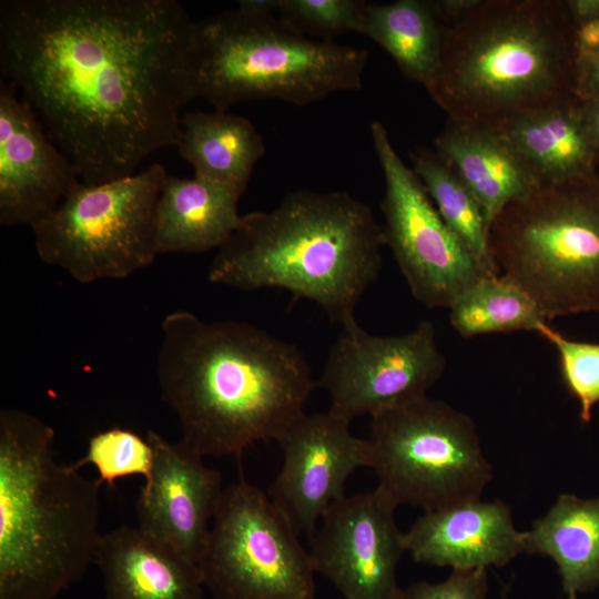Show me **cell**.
Segmentation results:
<instances>
[{
    "mask_svg": "<svg viewBox=\"0 0 599 599\" xmlns=\"http://www.w3.org/2000/svg\"><path fill=\"white\" fill-rule=\"evenodd\" d=\"M146 439L153 466L136 501L138 527L197 564L224 489L222 476L182 439L171 443L153 430Z\"/></svg>",
    "mask_w": 599,
    "mask_h": 599,
    "instance_id": "16",
    "label": "cell"
},
{
    "mask_svg": "<svg viewBox=\"0 0 599 599\" xmlns=\"http://www.w3.org/2000/svg\"><path fill=\"white\" fill-rule=\"evenodd\" d=\"M573 48L576 58L599 50V18L575 26Z\"/></svg>",
    "mask_w": 599,
    "mask_h": 599,
    "instance_id": "32",
    "label": "cell"
},
{
    "mask_svg": "<svg viewBox=\"0 0 599 599\" xmlns=\"http://www.w3.org/2000/svg\"><path fill=\"white\" fill-rule=\"evenodd\" d=\"M409 158L410 167L448 227L489 274L499 275L490 250L489 225L474 195L434 150L419 149Z\"/></svg>",
    "mask_w": 599,
    "mask_h": 599,
    "instance_id": "25",
    "label": "cell"
},
{
    "mask_svg": "<svg viewBox=\"0 0 599 599\" xmlns=\"http://www.w3.org/2000/svg\"><path fill=\"white\" fill-rule=\"evenodd\" d=\"M156 375L182 440L202 457H240L277 440L303 413L315 383L297 345L240 321L164 316Z\"/></svg>",
    "mask_w": 599,
    "mask_h": 599,
    "instance_id": "2",
    "label": "cell"
},
{
    "mask_svg": "<svg viewBox=\"0 0 599 599\" xmlns=\"http://www.w3.org/2000/svg\"><path fill=\"white\" fill-rule=\"evenodd\" d=\"M167 174L160 163L101 183H80L31 227L39 257L87 284L124 278L156 252V206Z\"/></svg>",
    "mask_w": 599,
    "mask_h": 599,
    "instance_id": "9",
    "label": "cell"
},
{
    "mask_svg": "<svg viewBox=\"0 0 599 599\" xmlns=\"http://www.w3.org/2000/svg\"><path fill=\"white\" fill-rule=\"evenodd\" d=\"M498 132L538 185L596 175L599 141L578 99L520 116Z\"/></svg>",
    "mask_w": 599,
    "mask_h": 599,
    "instance_id": "19",
    "label": "cell"
},
{
    "mask_svg": "<svg viewBox=\"0 0 599 599\" xmlns=\"http://www.w3.org/2000/svg\"><path fill=\"white\" fill-rule=\"evenodd\" d=\"M486 569L453 570L443 581H420L400 588L396 599H486Z\"/></svg>",
    "mask_w": 599,
    "mask_h": 599,
    "instance_id": "30",
    "label": "cell"
},
{
    "mask_svg": "<svg viewBox=\"0 0 599 599\" xmlns=\"http://www.w3.org/2000/svg\"><path fill=\"white\" fill-rule=\"evenodd\" d=\"M537 334L555 346L562 380L579 403V417L590 423L592 408L599 404V343L570 339L548 323Z\"/></svg>",
    "mask_w": 599,
    "mask_h": 599,
    "instance_id": "28",
    "label": "cell"
},
{
    "mask_svg": "<svg viewBox=\"0 0 599 599\" xmlns=\"http://www.w3.org/2000/svg\"><path fill=\"white\" fill-rule=\"evenodd\" d=\"M499 271L547 319L599 311V177L538 185L489 227Z\"/></svg>",
    "mask_w": 599,
    "mask_h": 599,
    "instance_id": "7",
    "label": "cell"
},
{
    "mask_svg": "<svg viewBox=\"0 0 599 599\" xmlns=\"http://www.w3.org/2000/svg\"><path fill=\"white\" fill-rule=\"evenodd\" d=\"M92 464L98 470V481L113 487L119 478L141 475L148 479L153 466V448L148 439L120 427L110 428L89 439L87 454L73 467L79 469Z\"/></svg>",
    "mask_w": 599,
    "mask_h": 599,
    "instance_id": "27",
    "label": "cell"
},
{
    "mask_svg": "<svg viewBox=\"0 0 599 599\" xmlns=\"http://www.w3.org/2000/svg\"><path fill=\"white\" fill-rule=\"evenodd\" d=\"M380 45L403 74L428 91L437 77L443 20L435 1L366 2L356 30Z\"/></svg>",
    "mask_w": 599,
    "mask_h": 599,
    "instance_id": "24",
    "label": "cell"
},
{
    "mask_svg": "<svg viewBox=\"0 0 599 599\" xmlns=\"http://www.w3.org/2000/svg\"><path fill=\"white\" fill-rule=\"evenodd\" d=\"M280 0H240L235 9L241 14L251 18H265L275 16Z\"/></svg>",
    "mask_w": 599,
    "mask_h": 599,
    "instance_id": "34",
    "label": "cell"
},
{
    "mask_svg": "<svg viewBox=\"0 0 599 599\" xmlns=\"http://www.w3.org/2000/svg\"><path fill=\"white\" fill-rule=\"evenodd\" d=\"M566 599H577V596H567Z\"/></svg>",
    "mask_w": 599,
    "mask_h": 599,
    "instance_id": "36",
    "label": "cell"
},
{
    "mask_svg": "<svg viewBox=\"0 0 599 599\" xmlns=\"http://www.w3.org/2000/svg\"><path fill=\"white\" fill-rule=\"evenodd\" d=\"M448 309L451 326L467 338L514 331L538 333L547 324L530 295L500 274L478 282Z\"/></svg>",
    "mask_w": 599,
    "mask_h": 599,
    "instance_id": "26",
    "label": "cell"
},
{
    "mask_svg": "<svg viewBox=\"0 0 599 599\" xmlns=\"http://www.w3.org/2000/svg\"><path fill=\"white\" fill-rule=\"evenodd\" d=\"M349 425L329 410L303 413L276 440L283 463L267 495L298 536L311 537L325 511L345 496L348 477L369 467L367 440L354 436Z\"/></svg>",
    "mask_w": 599,
    "mask_h": 599,
    "instance_id": "14",
    "label": "cell"
},
{
    "mask_svg": "<svg viewBox=\"0 0 599 599\" xmlns=\"http://www.w3.org/2000/svg\"><path fill=\"white\" fill-rule=\"evenodd\" d=\"M80 183L77 169L30 104L1 78L0 224L32 226Z\"/></svg>",
    "mask_w": 599,
    "mask_h": 599,
    "instance_id": "15",
    "label": "cell"
},
{
    "mask_svg": "<svg viewBox=\"0 0 599 599\" xmlns=\"http://www.w3.org/2000/svg\"><path fill=\"white\" fill-rule=\"evenodd\" d=\"M396 508L376 488L345 495L325 511L311 536L315 572L345 599L397 598V567L406 549Z\"/></svg>",
    "mask_w": 599,
    "mask_h": 599,
    "instance_id": "13",
    "label": "cell"
},
{
    "mask_svg": "<svg viewBox=\"0 0 599 599\" xmlns=\"http://www.w3.org/2000/svg\"><path fill=\"white\" fill-rule=\"evenodd\" d=\"M575 93L579 101L599 100V50L576 58Z\"/></svg>",
    "mask_w": 599,
    "mask_h": 599,
    "instance_id": "31",
    "label": "cell"
},
{
    "mask_svg": "<svg viewBox=\"0 0 599 599\" xmlns=\"http://www.w3.org/2000/svg\"><path fill=\"white\" fill-rule=\"evenodd\" d=\"M566 7L575 26L599 18V0H568Z\"/></svg>",
    "mask_w": 599,
    "mask_h": 599,
    "instance_id": "33",
    "label": "cell"
},
{
    "mask_svg": "<svg viewBox=\"0 0 599 599\" xmlns=\"http://www.w3.org/2000/svg\"><path fill=\"white\" fill-rule=\"evenodd\" d=\"M193 26L176 0H1V78L82 183L119 180L180 142Z\"/></svg>",
    "mask_w": 599,
    "mask_h": 599,
    "instance_id": "1",
    "label": "cell"
},
{
    "mask_svg": "<svg viewBox=\"0 0 599 599\" xmlns=\"http://www.w3.org/2000/svg\"><path fill=\"white\" fill-rule=\"evenodd\" d=\"M54 435L0 410V599H54L93 564L101 484L54 460Z\"/></svg>",
    "mask_w": 599,
    "mask_h": 599,
    "instance_id": "5",
    "label": "cell"
},
{
    "mask_svg": "<svg viewBox=\"0 0 599 599\" xmlns=\"http://www.w3.org/2000/svg\"><path fill=\"white\" fill-rule=\"evenodd\" d=\"M93 564L105 599H204L197 565L139 527L102 534Z\"/></svg>",
    "mask_w": 599,
    "mask_h": 599,
    "instance_id": "18",
    "label": "cell"
},
{
    "mask_svg": "<svg viewBox=\"0 0 599 599\" xmlns=\"http://www.w3.org/2000/svg\"><path fill=\"white\" fill-rule=\"evenodd\" d=\"M196 565L215 599H315L308 550L268 495L243 477L224 487Z\"/></svg>",
    "mask_w": 599,
    "mask_h": 599,
    "instance_id": "10",
    "label": "cell"
},
{
    "mask_svg": "<svg viewBox=\"0 0 599 599\" xmlns=\"http://www.w3.org/2000/svg\"><path fill=\"white\" fill-rule=\"evenodd\" d=\"M366 440L376 489L396 507L478 499L493 478L471 417L427 395L372 416Z\"/></svg>",
    "mask_w": 599,
    "mask_h": 599,
    "instance_id": "8",
    "label": "cell"
},
{
    "mask_svg": "<svg viewBox=\"0 0 599 599\" xmlns=\"http://www.w3.org/2000/svg\"><path fill=\"white\" fill-rule=\"evenodd\" d=\"M240 197L233 190L195 175H167L156 206L158 255L220 248L241 223Z\"/></svg>",
    "mask_w": 599,
    "mask_h": 599,
    "instance_id": "21",
    "label": "cell"
},
{
    "mask_svg": "<svg viewBox=\"0 0 599 599\" xmlns=\"http://www.w3.org/2000/svg\"><path fill=\"white\" fill-rule=\"evenodd\" d=\"M180 156L194 175L242 195L265 144L255 125L227 111L187 112L181 118Z\"/></svg>",
    "mask_w": 599,
    "mask_h": 599,
    "instance_id": "22",
    "label": "cell"
},
{
    "mask_svg": "<svg viewBox=\"0 0 599 599\" xmlns=\"http://www.w3.org/2000/svg\"><path fill=\"white\" fill-rule=\"evenodd\" d=\"M445 368L432 322L423 321L405 334L380 336L354 318L341 325L318 385L328 394V410L352 422L426 396Z\"/></svg>",
    "mask_w": 599,
    "mask_h": 599,
    "instance_id": "12",
    "label": "cell"
},
{
    "mask_svg": "<svg viewBox=\"0 0 599 599\" xmlns=\"http://www.w3.org/2000/svg\"><path fill=\"white\" fill-rule=\"evenodd\" d=\"M587 121L599 141V100L581 101Z\"/></svg>",
    "mask_w": 599,
    "mask_h": 599,
    "instance_id": "35",
    "label": "cell"
},
{
    "mask_svg": "<svg viewBox=\"0 0 599 599\" xmlns=\"http://www.w3.org/2000/svg\"><path fill=\"white\" fill-rule=\"evenodd\" d=\"M370 135L383 176V233L413 296L427 308H449L466 291L494 276L445 223L424 184L396 152L384 124Z\"/></svg>",
    "mask_w": 599,
    "mask_h": 599,
    "instance_id": "11",
    "label": "cell"
},
{
    "mask_svg": "<svg viewBox=\"0 0 599 599\" xmlns=\"http://www.w3.org/2000/svg\"><path fill=\"white\" fill-rule=\"evenodd\" d=\"M414 561L451 570L504 567L525 552V531L499 500H466L424 511L404 532Z\"/></svg>",
    "mask_w": 599,
    "mask_h": 599,
    "instance_id": "17",
    "label": "cell"
},
{
    "mask_svg": "<svg viewBox=\"0 0 599 599\" xmlns=\"http://www.w3.org/2000/svg\"><path fill=\"white\" fill-rule=\"evenodd\" d=\"M525 552L549 557L567 596L599 586V497L558 496L525 531Z\"/></svg>",
    "mask_w": 599,
    "mask_h": 599,
    "instance_id": "23",
    "label": "cell"
},
{
    "mask_svg": "<svg viewBox=\"0 0 599 599\" xmlns=\"http://www.w3.org/2000/svg\"><path fill=\"white\" fill-rule=\"evenodd\" d=\"M383 227L345 191L297 190L267 212L242 215L207 277L241 291L285 290L339 325L380 272Z\"/></svg>",
    "mask_w": 599,
    "mask_h": 599,
    "instance_id": "4",
    "label": "cell"
},
{
    "mask_svg": "<svg viewBox=\"0 0 599 599\" xmlns=\"http://www.w3.org/2000/svg\"><path fill=\"white\" fill-rule=\"evenodd\" d=\"M434 151L474 195L489 227L510 202L538 186L498 131L448 119Z\"/></svg>",
    "mask_w": 599,
    "mask_h": 599,
    "instance_id": "20",
    "label": "cell"
},
{
    "mask_svg": "<svg viewBox=\"0 0 599 599\" xmlns=\"http://www.w3.org/2000/svg\"><path fill=\"white\" fill-rule=\"evenodd\" d=\"M441 20L440 64L427 92L448 119L499 131L577 99L566 1L474 0Z\"/></svg>",
    "mask_w": 599,
    "mask_h": 599,
    "instance_id": "3",
    "label": "cell"
},
{
    "mask_svg": "<svg viewBox=\"0 0 599 599\" xmlns=\"http://www.w3.org/2000/svg\"><path fill=\"white\" fill-rule=\"evenodd\" d=\"M368 52L308 37L280 17L236 10L194 21L186 64L193 98L217 111L275 99L307 105L362 88Z\"/></svg>",
    "mask_w": 599,
    "mask_h": 599,
    "instance_id": "6",
    "label": "cell"
},
{
    "mask_svg": "<svg viewBox=\"0 0 599 599\" xmlns=\"http://www.w3.org/2000/svg\"><path fill=\"white\" fill-rule=\"evenodd\" d=\"M366 1L280 0L278 17L308 37L332 40L356 32Z\"/></svg>",
    "mask_w": 599,
    "mask_h": 599,
    "instance_id": "29",
    "label": "cell"
}]
</instances>
